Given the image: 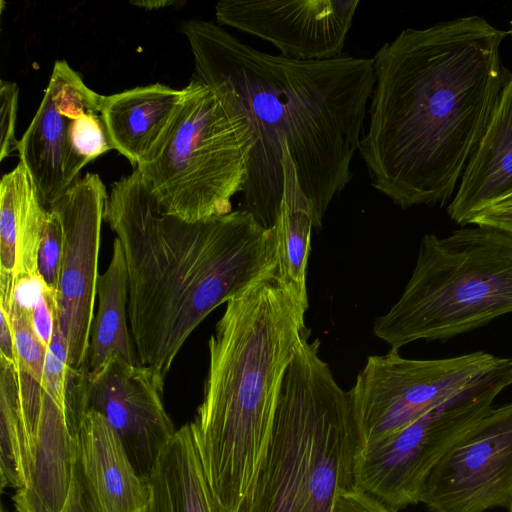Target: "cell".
Segmentation results:
<instances>
[{
	"instance_id": "obj_20",
	"label": "cell",
	"mask_w": 512,
	"mask_h": 512,
	"mask_svg": "<svg viewBox=\"0 0 512 512\" xmlns=\"http://www.w3.org/2000/svg\"><path fill=\"white\" fill-rule=\"evenodd\" d=\"M70 122L57 111L46 89L35 116L18 143L20 162L47 209L78 179L80 170L86 165L70 146Z\"/></svg>"
},
{
	"instance_id": "obj_23",
	"label": "cell",
	"mask_w": 512,
	"mask_h": 512,
	"mask_svg": "<svg viewBox=\"0 0 512 512\" xmlns=\"http://www.w3.org/2000/svg\"><path fill=\"white\" fill-rule=\"evenodd\" d=\"M128 273L121 244L114 239L111 261L97 280L98 310L93 318L86 368L99 370L114 354L138 364L131 344L128 320Z\"/></svg>"
},
{
	"instance_id": "obj_6",
	"label": "cell",
	"mask_w": 512,
	"mask_h": 512,
	"mask_svg": "<svg viewBox=\"0 0 512 512\" xmlns=\"http://www.w3.org/2000/svg\"><path fill=\"white\" fill-rule=\"evenodd\" d=\"M512 313V234L489 227L423 236L413 273L373 333L390 348L446 340Z\"/></svg>"
},
{
	"instance_id": "obj_33",
	"label": "cell",
	"mask_w": 512,
	"mask_h": 512,
	"mask_svg": "<svg viewBox=\"0 0 512 512\" xmlns=\"http://www.w3.org/2000/svg\"><path fill=\"white\" fill-rule=\"evenodd\" d=\"M469 224L512 234V194L475 214Z\"/></svg>"
},
{
	"instance_id": "obj_12",
	"label": "cell",
	"mask_w": 512,
	"mask_h": 512,
	"mask_svg": "<svg viewBox=\"0 0 512 512\" xmlns=\"http://www.w3.org/2000/svg\"><path fill=\"white\" fill-rule=\"evenodd\" d=\"M108 195L96 173L78 178L49 209L60 217L64 249L57 288V318L68 345V365H86L97 294L101 224Z\"/></svg>"
},
{
	"instance_id": "obj_7",
	"label": "cell",
	"mask_w": 512,
	"mask_h": 512,
	"mask_svg": "<svg viewBox=\"0 0 512 512\" xmlns=\"http://www.w3.org/2000/svg\"><path fill=\"white\" fill-rule=\"evenodd\" d=\"M254 145L248 120L193 78L162 142L134 169L166 214L197 222L232 211Z\"/></svg>"
},
{
	"instance_id": "obj_10",
	"label": "cell",
	"mask_w": 512,
	"mask_h": 512,
	"mask_svg": "<svg viewBox=\"0 0 512 512\" xmlns=\"http://www.w3.org/2000/svg\"><path fill=\"white\" fill-rule=\"evenodd\" d=\"M164 382L149 367L112 355L96 372L69 368L66 415L69 427L94 411L111 426L137 473L148 480L176 429L163 401Z\"/></svg>"
},
{
	"instance_id": "obj_35",
	"label": "cell",
	"mask_w": 512,
	"mask_h": 512,
	"mask_svg": "<svg viewBox=\"0 0 512 512\" xmlns=\"http://www.w3.org/2000/svg\"><path fill=\"white\" fill-rule=\"evenodd\" d=\"M132 4L143 7L145 9H157L167 5L175 4V1L154 0V1H131Z\"/></svg>"
},
{
	"instance_id": "obj_17",
	"label": "cell",
	"mask_w": 512,
	"mask_h": 512,
	"mask_svg": "<svg viewBox=\"0 0 512 512\" xmlns=\"http://www.w3.org/2000/svg\"><path fill=\"white\" fill-rule=\"evenodd\" d=\"M184 96V88L161 83L103 96L100 115L113 149L137 168L165 137Z\"/></svg>"
},
{
	"instance_id": "obj_30",
	"label": "cell",
	"mask_w": 512,
	"mask_h": 512,
	"mask_svg": "<svg viewBox=\"0 0 512 512\" xmlns=\"http://www.w3.org/2000/svg\"><path fill=\"white\" fill-rule=\"evenodd\" d=\"M30 309L34 329L43 345L48 348L57 318V293L39 281Z\"/></svg>"
},
{
	"instance_id": "obj_14",
	"label": "cell",
	"mask_w": 512,
	"mask_h": 512,
	"mask_svg": "<svg viewBox=\"0 0 512 512\" xmlns=\"http://www.w3.org/2000/svg\"><path fill=\"white\" fill-rule=\"evenodd\" d=\"M48 209L19 162L0 182V308L9 310L23 283L39 280L38 250Z\"/></svg>"
},
{
	"instance_id": "obj_19",
	"label": "cell",
	"mask_w": 512,
	"mask_h": 512,
	"mask_svg": "<svg viewBox=\"0 0 512 512\" xmlns=\"http://www.w3.org/2000/svg\"><path fill=\"white\" fill-rule=\"evenodd\" d=\"M74 459L75 441L67 415L44 391L30 480L12 497L16 512H61L72 482Z\"/></svg>"
},
{
	"instance_id": "obj_24",
	"label": "cell",
	"mask_w": 512,
	"mask_h": 512,
	"mask_svg": "<svg viewBox=\"0 0 512 512\" xmlns=\"http://www.w3.org/2000/svg\"><path fill=\"white\" fill-rule=\"evenodd\" d=\"M46 89L57 111L69 120H75L86 113H100L103 95L88 88L65 60L55 62Z\"/></svg>"
},
{
	"instance_id": "obj_1",
	"label": "cell",
	"mask_w": 512,
	"mask_h": 512,
	"mask_svg": "<svg viewBox=\"0 0 512 512\" xmlns=\"http://www.w3.org/2000/svg\"><path fill=\"white\" fill-rule=\"evenodd\" d=\"M183 32L194 78L241 113L255 139L240 209L262 227H274L286 141L314 228L320 230L330 203L353 178L351 163L375 83L373 58L344 53L328 60L290 59L257 50L200 19L185 22Z\"/></svg>"
},
{
	"instance_id": "obj_3",
	"label": "cell",
	"mask_w": 512,
	"mask_h": 512,
	"mask_svg": "<svg viewBox=\"0 0 512 512\" xmlns=\"http://www.w3.org/2000/svg\"><path fill=\"white\" fill-rule=\"evenodd\" d=\"M104 219L125 256L139 363L163 382L196 327L276 267L273 228L241 209L197 222L166 214L137 169L112 185Z\"/></svg>"
},
{
	"instance_id": "obj_28",
	"label": "cell",
	"mask_w": 512,
	"mask_h": 512,
	"mask_svg": "<svg viewBox=\"0 0 512 512\" xmlns=\"http://www.w3.org/2000/svg\"><path fill=\"white\" fill-rule=\"evenodd\" d=\"M68 139L74 154L85 164L113 149L103 119L98 114H83L71 120Z\"/></svg>"
},
{
	"instance_id": "obj_11",
	"label": "cell",
	"mask_w": 512,
	"mask_h": 512,
	"mask_svg": "<svg viewBox=\"0 0 512 512\" xmlns=\"http://www.w3.org/2000/svg\"><path fill=\"white\" fill-rule=\"evenodd\" d=\"M419 503L429 512L512 510V402L493 408L438 461Z\"/></svg>"
},
{
	"instance_id": "obj_25",
	"label": "cell",
	"mask_w": 512,
	"mask_h": 512,
	"mask_svg": "<svg viewBox=\"0 0 512 512\" xmlns=\"http://www.w3.org/2000/svg\"><path fill=\"white\" fill-rule=\"evenodd\" d=\"M6 312L13 330L18 365L41 384L47 348L34 329L30 305L23 303L17 294Z\"/></svg>"
},
{
	"instance_id": "obj_13",
	"label": "cell",
	"mask_w": 512,
	"mask_h": 512,
	"mask_svg": "<svg viewBox=\"0 0 512 512\" xmlns=\"http://www.w3.org/2000/svg\"><path fill=\"white\" fill-rule=\"evenodd\" d=\"M359 0H221L215 15L226 25L274 45L281 56L328 60L342 56Z\"/></svg>"
},
{
	"instance_id": "obj_37",
	"label": "cell",
	"mask_w": 512,
	"mask_h": 512,
	"mask_svg": "<svg viewBox=\"0 0 512 512\" xmlns=\"http://www.w3.org/2000/svg\"><path fill=\"white\" fill-rule=\"evenodd\" d=\"M1 512H5L4 510H2Z\"/></svg>"
},
{
	"instance_id": "obj_5",
	"label": "cell",
	"mask_w": 512,
	"mask_h": 512,
	"mask_svg": "<svg viewBox=\"0 0 512 512\" xmlns=\"http://www.w3.org/2000/svg\"><path fill=\"white\" fill-rule=\"evenodd\" d=\"M319 348L318 339H304L284 374L268 449L241 512H332L353 485L350 402Z\"/></svg>"
},
{
	"instance_id": "obj_2",
	"label": "cell",
	"mask_w": 512,
	"mask_h": 512,
	"mask_svg": "<svg viewBox=\"0 0 512 512\" xmlns=\"http://www.w3.org/2000/svg\"><path fill=\"white\" fill-rule=\"evenodd\" d=\"M509 31L477 15L407 28L372 57L375 83L359 153L371 185L402 209L454 195L512 73Z\"/></svg>"
},
{
	"instance_id": "obj_9",
	"label": "cell",
	"mask_w": 512,
	"mask_h": 512,
	"mask_svg": "<svg viewBox=\"0 0 512 512\" xmlns=\"http://www.w3.org/2000/svg\"><path fill=\"white\" fill-rule=\"evenodd\" d=\"M500 359L482 351L442 359H408L394 348L369 356L347 391L358 450L408 426Z\"/></svg>"
},
{
	"instance_id": "obj_38",
	"label": "cell",
	"mask_w": 512,
	"mask_h": 512,
	"mask_svg": "<svg viewBox=\"0 0 512 512\" xmlns=\"http://www.w3.org/2000/svg\"><path fill=\"white\" fill-rule=\"evenodd\" d=\"M509 512H512V510H511V511H509Z\"/></svg>"
},
{
	"instance_id": "obj_32",
	"label": "cell",
	"mask_w": 512,
	"mask_h": 512,
	"mask_svg": "<svg viewBox=\"0 0 512 512\" xmlns=\"http://www.w3.org/2000/svg\"><path fill=\"white\" fill-rule=\"evenodd\" d=\"M332 512H393L373 495L354 485L337 497Z\"/></svg>"
},
{
	"instance_id": "obj_8",
	"label": "cell",
	"mask_w": 512,
	"mask_h": 512,
	"mask_svg": "<svg viewBox=\"0 0 512 512\" xmlns=\"http://www.w3.org/2000/svg\"><path fill=\"white\" fill-rule=\"evenodd\" d=\"M512 385V359L491 370L396 433L359 449L353 485L393 512L419 503L424 482L438 461L488 415Z\"/></svg>"
},
{
	"instance_id": "obj_34",
	"label": "cell",
	"mask_w": 512,
	"mask_h": 512,
	"mask_svg": "<svg viewBox=\"0 0 512 512\" xmlns=\"http://www.w3.org/2000/svg\"><path fill=\"white\" fill-rule=\"evenodd\" d=\"M0 314V359L18 364L9 315L2 308H0Z\"/></svg>"
},
{
	"instance_id": "obj_16",
	"label": "cell",
	"mask_w": 512,
	"mask_h": 512,
	"mask_svg": "<svg viewBox=\"0 0 512 512\" xmlns=\"http://www.w3.org/2000/svg\"><path fill=\"white\" fill-rule=\"evenodd\" d=\"M512 194V76L472 153L447 212L457 224Z\"/></svg>"
},
{
	"instance_id": "obj_27",
	"label": "cell",
	"mask_w": 512,
	"mask_h": 512,
	"mask_svg": "<svg viewBox=\"0 0 512 512\" xmlns=\"http://www.w3.org/2000/svg\"><path fill=\"white\" fill-rule=\"evenodd\" d=\"M64 249L63 226L58 214L48 209L38 250L37 270L39 280L49 290L57 293Z\"/></svg>"
},
{
	"instance_id": "obj_22",
	"label": "cell",
	"mask_w": 512,
	"mask_h": 512,
	"mask_svg": "<svg viewBox=\"0 0 512 512\" xmlns=\"http://www.w3.org/2000/svg\"><path fill=\"white\" fill-rule=\"evenodd\" d=\"M283 194L273 227L276 268L280 280L308 306L306 286L311 231L309 203L301 190L286 141L283 145Z\"/></svg>"
},
{
	"instance_id": "obj_15",
	"label": "cell",
	"mask_w": 512,
	"mask_h": 512,
	"mask_svg": "<svg viewBox=\"0 0 512 512\" xmlns=\"http://www.w3.org/2000/svg\"><path fill=\"white\" fill-rule=\"evenodd\" d=\"M70 430L83 474L102 512H147L149 482L137 473L108 422L87 411Z\"/></svg>"
},
{
	"instance_id": "obj_31",
	"label": "cell",
	"mask_w": 512,
	"mask_h": 512,
	"mask_svg": "<svg viewBox=\"0 0 512 512\" xmlns=\"http://www.w3.org/2000/svg\"><path fill=\"white\" fill-rule=\"evenodd\" d=\"M61 512H102L100 505L83 474L77 456L76 446L72 482L66 503Z\"/></svg>"
},
{
	"instance_id": "obj_4",
	"label": "cell",
	"mask_w": 512,
	"mask_h": 512,
	"mask_svg": "<svg viewBox=\"0 0 512 512\" xmlns=\"http://www.w3.org/2000/svg\"><path fill=\"white\" fill-rule=\"evenodd\" d=\"M307 309L275 267L226 303L209 339L203 399L190 423L221 512H241L250 497L284 374L310 334Z\"/></svg>"
},
{
	"instance_id": "obj_18",
	"label": "cell",
	"mask_w": 512,
	"mask_h": 512,
	"mask_svg": "<svg viewBox=\"0 0 512 512\" xmlns=\"http://www.w3.org/2000/svg\"><path fill=\"white\" fill-rule=\"evenodd\" d=\"M44 390L18 364L0 359V488L25 487L32 473Z\"/></svg>"
},
{
	"instance_id": "obj_29",
	"label": "cell",
	"mask_w": 512,
	"mask_h": 512,
	"mask_svg": "<svg viewBox=\"0 0 512 512\" xmlns=\"http://www.w3.org/2000/svg\"><path fill=\"white\" fill-rule=\"evenodd\" d=\"M19 88L15 82L0 81V161L17 151L16 118Z\"/></svg>"
},
{
	"instance_id": "obj_36",
	"label": "cell",
	"mask_w": 512,
	"mask_h": 512,
	"mask_svg": "<svg viewBox=\"0 0 512 512\" xmlns=\"http://www.w3.org/2000/svg\"><path fill=\"white\" fill-rule=\"evenodd\" d=\"M509 33L512 35V20L510 22V30H509Z\"/></svg>"
},
{
	"instance_id": "obj_21",
	"label": "cell",
	"mask_w": 512,
	"mask_h": 512,
	"mask_svg": "<svg viewBox=\"0 0 512 512\" xmlns=\"http://www.w3.org/2000/svg\"><path fill=\"white\" fill-rule=\"evenodd\" d=\"M147 512H221L208 482L191 423L176 430L148 479Z\"/></svg>"
},
{
	"instance_id": "obj_26",
	"label": "cell",
	"mask_w": 512,
	"mask_h": 512,
	"mask_svg": "<svg viewBox=\"0 0 512 512\" xmlns=\"http://www.w3.org/2000/svg\"><path fill=\"white\" fill-rule=\"evenodd\" d=\"M68 375V345L56 318L52 339L46 351L41 386L65 413Z\"/></svg>"
}]
</instances>
